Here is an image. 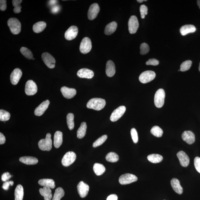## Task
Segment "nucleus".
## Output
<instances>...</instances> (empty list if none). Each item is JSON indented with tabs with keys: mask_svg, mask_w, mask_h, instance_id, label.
Returning a JSON list of instances; mask_svg holds the SVG:
<instances>
[{
	"mask_svg": "<svg viewBox=\"0 0 200 200\" xmlns=\"http://www.w3.org/2000/svg\"><path fill=\"white\" fill-rule=\"evenodd\" d=\"M106 105L104 99L94 98L91 99L87 104V107L91 109L100 110L103 109Z\"/></svg>",
	"mask_w": 200,
	"mask_h": 200,
	"instance_id": "1",
	"label": "nucleus"
},
{
	"mask_svg": "<svg viewBox=\"0 0 200 200\" xmlns=\"http://www.w3.org/2000/svg\"><path fill=\"white\" fill-rule=\"evenodd\" d=\"M51 137V134L49 133H47L45 139H41L39 142L38 146L40 150L48 151L51 150L52 142Z\"/></svg>",
	"mask_w": 200,
	"mask_h": 200,
	"instance_id": "2",
	"label": "nucleus"
},
{
	"mask_svg": "<svg viewBox=\"0 0 200 200\" xmlns=\"http://www.w3.org/2000/svg\"><path fill=\"white\" fill-rule=\"evenodd\" d=\"M7 25L13 34L17 35L19 34L21 30V24L16 18H11L7 21Z\"/></svg>",
	"mask_w": 200,
	"mask_h": 200,
	"instance_id": "3",
	"label": "nucleus"
},
{
	"mask_svg": "<svg viewBox=\"0 0 200 200\" xmlns=\"http://www.w3.org/2000/svg\"><path fill=\"white\" fill-rule=\"evenodd\" d=\"M165 96V94L164 89H160L156 91L155 95L154 103L157 108H161L164 105Z\"/></svg>",
	"mask_w": 200,
	"mask_h": 200,
	"instance_id": "4",
	"label": "nucleus"
},
{
	"mask_svg": "<svg viewBox=\"0 0 200 200\" xmlns=\"http://www.w3.org/2000/svg\"><path fill=\"white\" fill-rule=\"evenodd\" d=\"M76 158V155L74 152L69 151L64 155L62 159V164L64 166H68L75 162Z\"/></svg>",
	"mask_w": 200,
	"mask_h": 200,
	"instance_id": "5",
	"label": "nucleus"
},
{
	"mask_svg": "<svg viewBox=\"0 0 200 200\" xmlns=\"http://www.w3.org/2000/svg\"><path fill=\"white\" fill-rule=\"evenodd\" d=\"M156 74L152 71H147L142 73L139 77V80L142 83L150 82L155 78Z\"/></svg>",
	"mask_w": 200,
	"mask_h": 200,
	"instance_id": "6",
	"label": "nucleus"
},
{
	"mask_svg": "<svg viewBox=\"0 0 200 200\" xmlns=\"http://www.w3.org/2000/svg\"><path fill=\"white\" fill-rule=\"evenodd\" d=\"M92 47V42L90 39L85 37L81 40L79 49L81 53L86 54L90 52Z\"/></svg>",
	"mask_w": 200,
	"mask_h": 200,
	"instance_id": "7",
	"label": "nucleus"
},
{
	"mask_svg": "<svg viewBox=\"0 0 200 200\" xmlns=\"http://www.w3.org/2000/svg\"><path fill=\"white\" fill-rule=\"evenodd\" d=\"M37 91V86L34 81L30 80L27 81L25 87V92L27 95H33L36 94Z\"/></svg>",
	"mask_w": 200,
	"mask_h": 200,
	"instance_id": "8",
	"label": "nucleus"
},
{
	"mask_svg": "<svg viewBox=\"0 0 200 200\" xmlns=\"http://www.w3.org/2000/svg\"><path fill=\"white\" fill-rule=\"evenodd\" d=\"M137 180V176L133 174H122L120 177L119 182L120 184H129L136 182Z\"/></svg>",
	"mask_w": 200,
	"mask_h": 200,
	"instance_id": "9",
	"label": "nucleus"
},
{
	"mask_svg": "<svg viewBox=\"0 0 200 200\" xmlns=\"http://www.w3.org/2000/svg\"><path fill=\"white\" fill-rule=\"evenodd\" d=\"M42 58L45 65L50 69L55 67L56 61L53 56L47 52H44L42 54Z\"/></svg>",
	"mask_w": 200,
	"mask_h": 200,
	"instance_id": "10",
	"label": "nucleus"
},
{
	"mask_svg": "<svg viewBox=\"0 0 200 200\" xmlns=\"http://www.w3.org/2000/svg\"><path fill=\"white\" fill-rule=\"evenodd\" d=\"M139 26L138 21L136 16L133 15L129 19L128 22V27L130 34H133L137 32Z\"/></svg>",
	"mask_w": 200,
	"mask_h": 200,
	"instance_id": "11",
	"label": "nucleus"
},
{
	"mask_svg": "<svg viewBox=\"0 0 200 200\" xmlns=\"http://www.w3.org/2000/svg\"><path fill=\"white\" fill-rule=\"evenodd\" d=\"M126 108L125 106H119L114 110L110 117V120L112 122H116L119 120L123 115L126 111Z\"/></svg>",
	"mask_w": 200,
	"mask_h": 200,
	"instance_id": "12",
	"label": "nucleus"
},
{
	"mask_svg": "<svg viewBox=\"0 0 200 200\" xmlns=\"http://www.w3.org/2000/svg\"><path fill=\"white\" fill-rule=\"evenodd\" d=\"M100 7L98 4L95 3L91 5L88 13V18L90 20H94L98 15Z\"/></svg>",
	"mask_w": 200,
	"mask_h": 200,
	"instance_id": "13",
	"label": "nucleus"
},
{
	"mask_svg": "<svg viewBox=\"0 0 200 200\" xmlns=\"http://www.w3.org/2000/svg\"><path fill=\"white\" fill-rule=\"evenodd\" d=\"M78 33V30L77 26H71L66 31L65 34V37L67 40H72L76 38Z\"/></svg>",
	"mask_w": 200,
	"mask_h": 200,
	"instance_id": "14",
	"label": "nucleus"
},
{
	"mask_svg": "<svg viewBox=\"0 0 200 200\" xmlns=\"http://www.w3.org/2000/svg\"><path fill=\"white\" fill-rule=\"evenodd\" d=\"M77 189L80 197L84 198L88 194L89 187L88 184L84 183L83 181H81L77 186Z\"/></svg>",
	"mask_w": 200,
	"mask_h": 200,
	"instance_id": "15",
	"label": "nucleus"
},
{
	"mask_svg": "<svg viewBox=\"0 0 200 200\" xmlns=\"http://www.w3.org/2000/svg\"><path fill=\"white\" fill-rule=\"evenodd\" d=\"M22 73L20 69L16 68L13 71L10 76V80L12 84L16 85L22 77Z\"/></svg>",
	"mask_w": 200,
	"mask_h": 200,
	"instance_id": "16",
	"label": "nucleus"
},
{
	"mask_svg": "<svg viewBox=\"0 0 200 200\" xmlns=\"http://www.w3.org/2000/svg\"><path fill=\"white\" fill-rule=\"evenodd\" d=\"M180 164L184 167H186L189 165L190 162V159L189 156L183 151H180L177 154Z\"/></svg>",
	"mask_w": 200,
	"mask_h": 200,
	"instance_id": "17",
	"label": "nucleus"
},
{
	"mask_svg": "<svg viewBox=\"0 0 200 200\" xmlns=\"http://www.w3.org/2000/svg\"><path fill=\"white\" fill-rule=\"evenodd\" d=\"M50 104L49 101L47 100L42 102L37 108L35 109L34 113L36 116H40L43 114L47 110Z\"/></svg>",
	"mask_w": 200,
	"mask_h": 200,
	"instance_id": "18",
	"label": "nucleus"
},
{
	"mask_svg": "<svg viewBox=\"0 0 200 200\" xmlns=\"http://www.w3.org/2000/svg\"><path fill=\"white\" fill-rule=\"evenodd\" d=\"M61 92L65 98L70 99L73 98L77 94V91L73 88L63 86L61 89Z\"/></svg>",
	"mask_w": 200,
	"mask_h": 200,
	"instance_id": "19",
	"label": "nucleus"
},
{
	"mask_svg": "<svg viewBox=\"0 0 200 200\" xmlns=\"http://www.w3.org/2000/svg\"><path fill=\"white\" fill-rule=\"evenodd\" d=\"M182 139L188 144L191 145L195 142V135L191 131H184L182 133Z\"/></svg>",
	"mask_w": 200,
	"mask_h": 200,
	"instance_id": "20",
	"label": "nucleus"
},
{
	"mask_svg": "<svg viewBox=\"0 0 200 200\" xmlns=\"http://www.w3.org/2000/svg\"><path fill=\"white\" fill-rule=\"evenodd\" d=\"M94 72L91 70L86 69H81L77 72V76L81 78L91 79L94 77Z\"/></svg>",
	"mask_w": 200,
	"mask_h": 200,
	"instance_id": "21",
	"label": "nucleus"
},
{
	"mask_svg": "<svg viewBox=\"0 0 200 200\" xmlns=\"http://www.w3.org/2000/svg\"><path fill=\"white\" fill-rule=\"evenodd\" d=\"M116 72L115 65L112 61H109L106 64V73L107 76L109 77H113Z\"/></svg>",
	"mask_w": 200,
	"mask_h": 200,
	"instance_id": "22",
	"label": "nucleus"
},
{
	"mask_svg": "<svg viewBox=\"0 0 200 200\" xmlns=\"http://www.w3.org/2000/svg\"><path fill=\"white\" fill-rule=\"evenodd\" d=\"M170 184L173 189L176 193L180 195L183 193V188L180 185V182L177 179H172L171 180Z\"/></svg>",
	"mask_w": 200,
	"mask_h": 200,
	"instance_id": "23",
	"label": "nucleus"
},
{
	"mask_svg": "<svg viewBox=\"0 0 200 200\" xmlns=\"http://www.w3.org/2000/svg\"><path fill=\"white\" fill-rule=\"evenodd\" d=\"M196 30L195 27L192 25H184L180 28V34L183 36L186 35L189 33L195 32Z\"/></svg>",
	"mask_w": 200,
	"mask_h": 200,
	"instance_id": "24",
	"label": "nucleus"
},
{
	"mask_svg": "<svg viewBox=\"0 0 200 200\" xmlns=\"http://www.w3.org/2000/svg\"><path fill=\"white\" fill-rule=\"evenodd\" d=\"M63 142V134L62 132L57 131L54 136V145L56 148H58L62 145Z\"/></svg>",
	"mask_w": 200,
	"mask_h": 200,
	"instance_id": "25",
	"label": "nucleus"
},
{
	"mask_svg": "<svg viewBox=\"0 0 200 200\" xmlns=\"http://www.w3.org/2000/svg\"><path fill=\"white\" fill-rule=\"evenodd\" d=\"M38 184L40 185L54 189L55 187V182L53 180L49 179H44L39 180Z\"/></svg>",
	"mask_w": 200,
	"mask_h": 200,
	"instance_id": "26",
	"label": "nucleus"
},
{
	"mask_svg": "<svg viewBox=\"0 0 200 200\" xmlns=\"http://www.w3.org/2000/svg\"><path fill=\"white\" fill-rule=\"evenodd\" d=\"M21 162L28 165H35L38 162L37 159L32 156H23L19 158Z\"/></svg>",
	"mask_w": 200,
	"mask_h": 200,
	"instance_id": "27",
	"label": "nucleus"
},
{
	"mask_svg": "<svg viewBox=\"0 0 200 200\" xmlns=\"http://www.w3.org/2000/svg\"><path fill=\"white\" fill-rule=\"evenodd\" d=\"M40 195L44 198V200H51L52 198L51 190L50 188L44 187L40 189Z\"/></svg>",
	"mask_w": 200,
	"mask_h": 200,
	"instance_id": "28",
	"label": "nucleus"
},
{
	"mask_svg": "<svg viewBox=\"0 0 200 200\" xmlns=\"http://www.w3.org/2000/svg\"><path fill=\"white\" fill-rule=\"evenodd\" d=\"M117 24L115 22H112L106 25L105 29V33L107 35H111L115 31L117 28Z\"/></svg>",
	"mask_w": 200,
	"mask_h": 200,
	"instance_id": "29",
	"label": "nucleus"
},
{
	"mask_svg": "<svg viewBox=\"0 0 200 200\" xmlns=\"http://www.w3.org/2000/svg\"><path fill=\"white\" fill-rule=\"evenodd\" d=\"M24 195V188L21 184H18L15 191V200H23Z\"/></svg>",
	"mask_w": 200,
	"mask_h": 200,
	"instance_id": "30",
	"label": "nucleus"
},
{
	"mask_svg": "<svg viewBox=\"0 0 200 200\" xmlns=\"http://www.w3.org/2000/svg\"><path fill=\"white\" fill-rule=\"evenodd\" d=\"M46 24L45 22L40 21L35 24L33 27V30L35 32L40 33L41 32L46 28Z\"/></svg>",
	"mask_w": 200,
	"mask_h": 200,
	"instance_id": "31",
	"label": "nucleus"
},
{
	"mask_svg": "<svg viewBox=\"0 0 200 200\" xmlns=\"http://www.w3.org/2000/svg\"><path fill=\"white\" fill-rule=\"evenodd\" d=\"M87 125L85 122H83L81 124L80 127H79L77 132V136L79 139L82 138L85 136L86 133Z\"/></svg>",
	"mask_w": 200,
	"mask_h": 200,
	"instance_id": "32",
	"label": "nucleus"
},
{
	"mask_svg": "<svg viewBox=\"0 0 200 200\" xmlns=\"http://www.w3.org/2000/svg\"><path fill=\"white\" fill-rule=\"evenodd\" d=\"M93 170L96 175L100 176L105 171L106 169L103 165L96 163L94 165Z\"/></svg>",
	"mask_w": 200,
	"mask_h": 200,
	"instance_id": "33",
	"label": "nucleus"
},
{
	"mask_svg": "<svg viewBox=\"0 0 200 200\" xmlns=\"http://www.w3.org/2000/svg\"><path fill=\"white\" fill-rule=\"evenodd\" d=\"M147 160L149 161L154 164L160 163L163 160V158L161 155L157 154H152L148 155L147 157Z\"/></svg>",
	"mask_w": 200,
	"mask_h": 200,
	"instance_id": "34",
	"label": "nucleus"
},
{
	"mask_svg": "<svg viewBox=\"0 0 200 200\" xmlns=\"http://www.w3.org/2000/svg\"><path fill=\"white\" fill-rule=\"evenodd\" d=\"M65 195V192L61 187L58 188L55 190L52 200H61Z\"/></svg>",
	"mask_w": 200,
	"mask_h": 200,
	"instance_id": "35",
	"label": "nucleus"
},
{
	"mask_svg": "<svg viewBox=\"0 0 200 200\" xmlns=\"http://www.w3.org/2000/svg\"><path fill=\"white\" fill-rule=\"evenodd\" d=\"M151 133L154 136L160 137H162L163 131L162 129L158 126H154L151 130Z\"/></svg>",
	"mask_w": 200,
	"mask_h": 200,
	"instance_id": "36",
	"label": "nucleus"
},
{
	"mask_svg": "<svg viewBox=\"0 0 200 200\" xmlns=\"http://www.w3.org/2000/svg\"><path fill=\"white\" fill-rule=\"evenodd\" d=\"M119 156L114 152H110L107 155L106 159L107 161L109 162H116L119 160Z\"/></svg>",
	"mask_w": 200,
	"mask_h": 200,
	"instance_id": "37",
	"label": "nucleus"
},
{
	"mask_svg": "<svg viewBox=\"0 0 200 200\" xmlns=\"http://www.w3.org/2000/svg\"><path fill=\"white\" fill-rule=\"evenodd\" d=\"M67 119V125L69 129L71 130L73 129L74 127L73 114L72 113L68 114Z\"/></svg>",
	"mask_w": 200,
	"mask_h": 200,
	"instance_id": "38",
	"label": "nucleus"
},
{
	"mask_svg": "<svg viewBox=\"0 0 200 200\" xmlns=\"http://www.w3.org/2000/svg\"><path fill=\"white\" fill-rule=\"evenodd\" d=\"M20 51L21 53L28 59H30L33 58V55L32 52L28 48L22 47L21 48Z\"/></svg>",
	"mask_w": 200,
	"mask_h": 200,
	"instance_id": "39",
	"label": "nucleus"
},
{
	"mask_svg": "<svg viewBox=\"0 0 200 200\" xmlns=\"http://www.w3.org/2000/svg\"><path fill=\"white\" fill-rule=\"evenodd\" d=\"M10 114L5 110H0V120L1 121H7L10 118Z\"/></svg>",
	"mask_w": 200,
	"mask_h": 200,
	"instance_id": "40",
	"label": "nucleus"
},
{
	"mask_svg": "<svg viewBox=\"0 0 200 200\" xmlns=\"http://www.w3.org/2000/svg\"><path fill=\"white\" fill-rule=\"evenodd\" d=\"M192 64V62L190 60H187L183 62L180 66V71L185 72L187 71L191 68Z\"/></svg>",
	"mask_w": 200,
	"mask_h": 200,
	"instance_id": "41",
	"label": "nucleus"
},
{
	"mask_svg": "<svg viewBox=\"0 0 200 200\" xmlns=\"http://www.w3.org/2000/svg\"><path fill=\"white\" fill-rule=\"evenodd\" d=\"M108 136L106 135H103L102 136L96 140L93 143V147H96L100 146L102 145L107 139Z\"/></svg>",
	"mask_w": 200,
	"mask_h": 200,
	"instance_id": "42",
	"label": "nucleus"
},
{
	"mask_svg": "<svg viewBox=\"0 0 200 200\" xmlns=\"http://www.w3.org/2000/svg\"><path fill=\"white\" fill-rule=\"evenodd\" d=\"M149 51V46L145 43L142 44L140 46V53L141 55H145L148 53Z\"/></svg>",
	"mask_w": 200,
	"mask_h": 200,
	"instance_id": "43",
	"label": "nucleus"
},
{
	"mask_svg": "<svg viewBox=\"0 0 200 200\" xmlns=\"http://www.w3.org/2000/svg\"><path fill=\"white\" fill-rule=\"evenodd\" d=\"M140 11L141 18L144 19L146 15L147 14L148 9L147 7L145 5H141L140 7Z\"/></svg>",
	"mask_w": 200,
	"mask_h": 200,
	"instance_id": "44",
	"label": "nucleus"
},
{
	"mask_svg": "<svg viewBox=\"0 0 200 200\" xmlns=\"http://www.w3.org/2000/svg\"><path fill=\"white\" fill-rule=\"evenodd\" d=\"M131 133L132 139L133 140V142L135 143H137L138 141V137L136 129L135 128H133L131 130Z\"/></svg>",
	"mask_w": 200,
	"mask_h": 200,
	"instance_id": "45",
	"label": "nucleus"
},
{
	"mask_svg": "<svg viewBox=\"0 0 200 200\" xmlns=\"http://www.w3.org/2000/svg\"><path fill=\"white\" fill-rule=\"evenodd\" d=\"M194 165L197 171L200 174V158L197 157L194 160Z\"/></svg>",
	"mask_w": 200,
	"mask_h": 200,
	"instance_id": "46",
	"label": "nucleus"
},
{
	"mask_svg": "<svg viewBox=\"0 0 200 200\" xmlns=\"http://www.w3.org/2000/svg\"><path fill=\"white\" fill-rule=\"evenodd\" d=\"M159 63H160L158 60L155 59H151L147 61L146 64L148 65L157 66L159 65Z\"/></svg>",
	"mask_w": 200,
	"mask_h": 200,
	"instance_id": "47",
	"label": "nucleus"
},
{
	"mask_svg": "<svg viewBox=\"0 0 200 200\" xmlns=\"http://www.w3.org/2000/svg\"><path fill=\"white\" fill-rule=\"evenodd\" d=\"M14 184V182L13 181H7L3 183L2 185V188L5 190H7L9 189L10 185L12 186Z\"/></svg>",
	"mask_w": 200,
	"mask_h": 200,
	"instance_id": "48",
	"label": "nucleus"
},
{
	"mask_svg": "<svg viewBox=\"0 0 200 200\" xmlns=\"http://www.w3.org/2000/svg\"><path fill=\"white\" fill-rule=\"evenodd\" d=\"M7 8V1L1 0L0 1V9L2 11H5Z\"/></svg>",
	"mask_w": 200,
	"mask_h": 200,
	"instance_id": "49",
	"label": "nucleus"
},
{
	"mask_svg": "<svg viewBox=\"0 0 200 200\" xmlns=\"http://www.w3.org/2000/svg\"><path fill=\"white\" fill-rule=\"evenodd\" d=\"M12 176L9 172H5L2 176L1 179L3 182H6L11 178Z\"/></svg>",
	"mask_w": 200,
	"mask_h": 200,
	"instance_id": "50",
	"label": "nucleus"
},
{
	"mask_svg": "<svg viewBox=\"0 0 200 200\" xmlns=\"http://www.w3.org/2000/svg\"><path fill=\"white\" fill-rule=\"evenodd\" d=\"M60 10V7L58 5H55L51 9V12H52L53 14H55V13H57L59 12Z\"/></svg>",
	"mask_w": 200,
	"mask_h": 200,
	"instance_id": "51",
	"label": "nucleus"
},
{
	"mask_svg": "<svg viewBox=\"0 0 200 200\" xmlns=\"http://www.w3.org/2000/svg\"><path fill=\"white\" fill-rule=\"evenodd\" d=\"M22 0H13L12 4L15 7H18L21 6V4L22 2Z\"/></svg>",
	"mask_w": 200,
	"mask_h": 200,
	"instance_id": "52",
	"label": "nucleus"
},
{
	"mask_svg": "<svg viewBox=\"0 0 200 200\" xmlns=\"http://www.w3.org/2000/svg\"><path fill=\"white\" fill-rule=\"evenodd\" d=\"M118 196L115 194H112L109 196L106 200H118Z\"/></svg>",
	"mask_w": 200,
	"mask_h": 200,
	"instance_id": "53",
	"label": "nucleus"
},
{
	"mask_svg": "<svg viewBox=\"0 0 200 200\" xmlns=\"http://www.w3.org/2000/svg\"><path fill=\"white\" fill-rule=\"evenodd\" d=\"M6 141L5 137L2 133H0V144H4Z\"/></svg>",
	"mask_w": 200,
	"mask_h": 200,
	"instance_id": "54",
	"label": "nucleus"
},
{
	"mask_svg": "<svg viewBox=\"0 0 200 200\" xmlns=\"http://www.w3.org/2000/svg\"><path fill=\"white\" fill-rule=\"evenodd\" d=\"M22 8V7L21 5L20 6L15 7L13 9V12L15 13H18L21 12V9Z\"/></svg>",
	"mask_w": 200,
	"mask_h": 200,
	"instance_id": "55",
	"label": "nucleus"
},
{
	"mask_svg": "<svg viewBox=\"0 0 200 200\" xmlns=\"http://www.w3.org/2000/svg\"><path fill=\"white\" fill-rule=\"evenodd\" d=\"M58 1H55V0H52V1H49V5L50 6H55L56 4V3H57Z\"/></svg>",
	"mask_w": 200,
	"mask_h": 200,
	"instance_id": "56",
	"label": "nucleus"
},
{
	"mask_svg": "<svg viewBox=\"0 0 200 200\" xmlns=\"http://www.w3.org/2000/svg\"><path fill=\"white\" fill-rule=\"evenodd\" d=\"M147 1V0H144V1H143V0H137V2H138L139 3H142V2L143 1Z\"/></svg>",
	"mask_w": 200,
	"mask_h": 200,
	"instance_id": "57",
	"label": "nucleus"
},
{
	"mask_svg": "<svg viewBox=\"0 0 200 200\" xmlns=\"http://www.w3.org/2000/svg\"><path fill=\"white\" fill-rule=\"evenodd\" d=\"M197 4L200 9V0H199V1H197Z\"/></svg>",
	"mask_w": 200,
	"mask_h": 200,
	"instance_id": "58",
	"label": "nucleus"
},
{
	"mask_svg": "<svg viewBox=\"0 0 200 200\" xmlns=\"http://www.w3.org/2000/svg\"><path fill=\"white\" fill-rule=\"evenodd\" d=\"M199 71L200 72V63H199Z\"/></svg>",
	"mask_w": 200,
	"mask_h": 200,
	"instance_id": "59",
	"label": "nucleus"
}]
</instances>
